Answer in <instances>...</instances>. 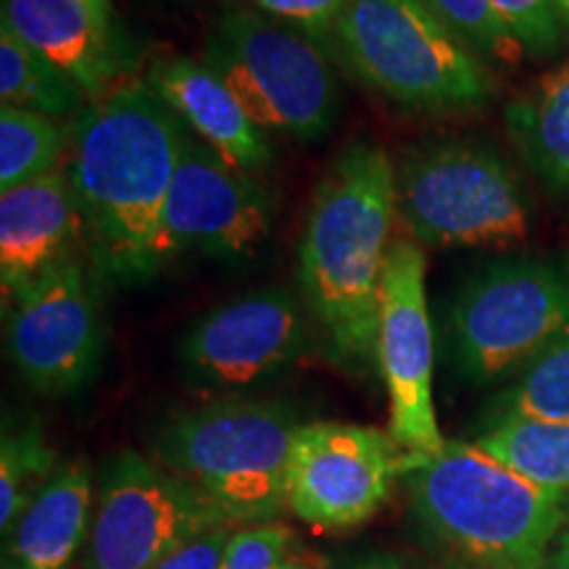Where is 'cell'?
Here are the masks:
<instances>
[{"label": "cell", "instance_id": "cell-5", "mask_svg": "<svg viewBox=\"0 0 569 569\" xmlns=\"http://www.w3.org/2000/svg\"><path fill=\"white\" fill-rule=\"evenodd\" d=\"M327 53L407 111H478L496 92L493 69L425 0H351Z\"/></svg>", "mask_w": 569, "mask_h": 569}, {"label": "cell", "instance_id": "cell-22", "mask_svg": "<svg viewBox=\"0 0 569 569\" xmlns=\"http://www.w3.org/2000/svg\"><path fill=\"white\" fill-rule=\"evenodd\" d=\"M71 124L17 106H0V193L61 167Z\"/></svg>", "mask_w": 569, "mask_h": 569}, {"label": "cell", "instance_id": "cell-23", "mask_svg": "<svg viewBox=\"0 0 569 569\" xmlns=\"http://www.w3.org/2000/svg\"><path fill=\"white\" fill-rule=\"evenodd\" d=\"M511 417L569 422V330L528 361L522 375L498 396L490 425Z\"/></svg>", "mask_w": 569, "mask_h": 569}, {"label": "cell", "instance_id": "cell-31", "mask_svg": "<svg viewBox=\"0 0 569 569\" xmlns=\"http://www.w3.org/2000/svg\"><path fill=\"white\" fill-rule=\"evenodd\" d=\"M84 3H90L92 9H98L101 13H113V9H111V0H84Z\"/></svg>", "mask_w": 569, "mask_h": 569}, {"label": "cell", "instance_id": "cell-30", "mask_svg": "<svg viewBox=\"0 0 569 569\" xmlns=\"http://www.w3.org/2000/svg\"><path fill=\"white\" fill-rule=\"evenodd\" d=\"M551 569H569V501H567V515H565V525H561V532L553 543L551 551Z\"/></svg>", "mask_w": 569, "mask_h": 569}, {"label": "cell", "instance_id": "cell-10", "mask_svg": "<svg viewBox=\"0 0 569 569\" xmlns=\"http://www.w3.org/2000/svg\"><path fill=\"white\" fill-rule=\"evenodd\" d=\"M411 453L390 432L346 422H303L296 430L284 507L319 530H348L386 507Z\"/></svg>", "mask_w": 569, "mask_h": 569}, {"label": "cell", "instance_id": "cell-11", "mask_svg": "<svg viewBox=\"0 0 569 569\" xmlns=\"http://www.w3.org/2000/svg\"><path fill=\"white\" fill-rule=\"evenodd\" d=\"M6 348L38 393L69 396L90 386L103 361L106 322L101 293L77 256L6 309Z\"/></svg>", "mask_w": 569, "mask_h": 569}, {"label": "cell", "instance_id": "cell-20", "mask_svg": "<svg viewBox=\"0 0 569 569\" xmlns=\"http://www.w3.org/2000/svg\"><path fill=\"white\" fill-rule=\"evenodd\" d=\"M475 443L536 486L569 496V422L501 419L488 425Z\"/></svg>", "mask_w": 569, "mask_h": 569}, {"label": "cell", "instance_id": "cell-1", "mask_svg": "<svg viewBox=\"0 0 569 569\" xmlns=\"http://www.w3.org/2000/svg\"><path fill=\"white\" fill-rule=\"evenodd\" d=\"M190 130L146 77H124L71 122L67 172L96 272L132 284L159 272L156 243Z\"/></svg>", "mask_w": 569, "mask_h": 569}, {"label": "cell", "instance_id": "cell-29", "mask_svg": "<svg viewBox=\"0 0 569 569\" xmlns=\"http://www.w3.org/2000/svg\"><path fill=\"white\" fill-rule=\"evenodd\" d=\"M232 536V525H217V528L198 532L180 549L163 557L153 569H222Z\"/></svg>", "mask_w": 569, "mask_h": 569}, {"label": "cell", "instance_id": "cell-8", "mask_svg": "<svg viewBox=\"0 0 569 569\" xmlns=\"http://www.w3.org/2000/svg\"><path fill=\"white\" fill-rule=\"evenodd\" d=\"M569 330V253L490 261L461 284L448 309L459 375L488 386L525 367Z\"/></svg>", "mask_w": 569, "mask_h": 569}, {"label": "cell", "instance_id": "cell-25", "mask_svg": "<svg viewBox=\"0 0 569 569\" xmlns=\"http://www.w3.org/2000/svg\"><path fill=\"white\" fill-rule=\"evenodd\" d=\"M425 3L488 67L490 63H496V67L522 63L525 51L501 24L490 0H425Z\"/></svg>", "mask_w": 569, "mask_h": 569}, {"label": "cell", "instance_id": "cell-2", "mask_svg": "<svg viewBox=\"0 0 569 569\" xmlns=\"http://www.w3.org/2000/svg\"><path fill=\"white\" fill-rule=\"evenodd\" d=\"M396 219V163L372 142H353L319 182L298 248L301 298L330 361L348 375L377 367Z\"/></svg>", "mask_w": 569, "mask_h": 569}, {"label": "cell", "instance_id": "cell-28", "mask_svg": "<svg viewBox=\"0 0 569 569\" xmlns=\"http://www.w3.org/2000/svg\"><path fill=\"white\" fill-rule=\"evenodd\" d=\"M253 11L267 13L293 30L309 34L327 48L340 13L351 0H248Z\"/></svg>", "mask_w": 569, "mask_h": 569}, {"label": "cell", "instance_id": "cell-19", "mask_svg": "<svg viewBox=\"0 0 569 569\" xmlns=\"http://www.w3.org/2000/svg\"><path fill=\"white\" fill-rule=\"evenodd\" d=\"M507 127L532 174L569 196V59L507 106Z\"/></svg>", "mask_w": 569, "mask_h": 569}, {"label": "cell", "instance_id": "cell-15", "mask_svg": "<svg viewBox=\"0 0 569 569\" xmlns=\"http://www.w3.org/2000/svg\"><path fill=\"white\" fill-rule=\"evenodd\" d=\"M84 243V217L67 167L0 193V284L3 306L42 274L74 259Z\"/></svg>", "mask_w": 569, "mask_h": 569}, {"label": "cell", "instance_id": "cell-14", "mask_svg": "<svg viewBox=\"0 0 569 569\" xmlns=\"http://www.w3.org/2000/svg\"><path fill=\"white\" fill-rule=\"evenodd\" d=\"M425 272L422 246L396 240L382 280L377 369L390 398V436L409 453H436L446 443L432 401L436 346Z\"/></svg>", "mask_w": 569, "mask_h": 569}, {"label": "cell", "instance_id": "cell-18", "mask_svg": "<svg viewBox=\"0 0 569 569\" xmlns=\"http://www.w3.org/2000/svg\"><path fill=\"white\" fill-rule=\"evenodd\" d=\"M92 475L84 459L56 469L3 532V569H69L90 538Z\"/></svg>", "mask_w": 569, "mask_h": 569}, {"label": "cell", "instance_id": "cell-33", "mask_svg": "<svg viewBox=\"0 0 569 569\" xmlns=\"http://www.w3.org/2000/svg\"><path fill=\"white\" fill-rule=\"evenodd\" d=\"M365 569H411V567H398V565H372V567H365Z\"/></svg>", "mask_w": 569, "mask_h": 569}, {"label": "cell", "instance_id": "cell-26", "mask_svg": "<svg viewBox=\"0 0 569 569\" xmlns=\"http://www.w3.org/2000/svg\"><path fill=\"white\" fill-rule=\"evenodd\" d=\"M490 3L507 32L525 51V59H551L567 46L569 30L557 0H490Z\"/></svg>", "mask_w": 569, "mask_h": 569}, {"label": "cell", "instance_id": "cell-32", "mask_svg": "<svg viewBox=\"0 0 569 569\" xmlns=\"http://www.w3.org/2000/svg\"><path fill=\"white\" fill-rule=\"evenodd\" d=\"M557 6H559L561 19H565V24H567V30H569V0H557Z\"/></svg>", "mask_w": 569, "mask_h": 569}, {"label": "cell", "instance_id": "cell-24", "mask_svg": "<svg viewBox=\"0 0 569 569\" xmlns=\"http://www.w3.org/2000/svg\"><path fill=\"white\" fill-rule=\"evenodd\" d=\"M56 469V451L34 419L6 422L0 443V530L11 528Z\"/></svg>", "mask_w": 569, "mask_h": 569}, {"label": "cell", "instance_id": "cell-13", "mask_svg": "<svg viewBox=\"0 0 569 569\" xmlns=\"http://www.w3.org/2000/svg\"><path fill=\"white\" fill-rule=\"evenodd\" d=\"M309 309L284 288L238 296L188 327L177 361L209 390H248L288 372L309 343Z\"/></svg>", "mask_w": 569, "mask_h": 569}, {"label": "cell", "instance_id": "cell-12", "mask_svg": "<svg viewBox=\"0 0 569 569\" xmlns=\"http://www.w3.org/2000/svg\"><path fill=\"white\" fill-rule=\"evenodd\" d=\"M272 224V190L188 134L161 213L156 243L159 269L190 251L240 259L264 243Z\"/></svg>", "mask_w": 569, "mask_h": 569}, {"label": "cell", "instance_id": "cell-27", "mask_svg": "<svg viewBox=\"0 0 569 569\" xmlns=\"http://www.w3.org/2000/svg\"><path fill=\"white\" fill-rule=\"evenodd\" d=\"M222 569H322L284 525L261 522L234 530Z\"/></svg>", "mask_w": 569, "mask_h": 569}, {"label": "cell", "instance_id": "cell-21", "mask_svg": "<svg viewBox=\"0 0 569 569\" xmlns=\"http://www.w3.org/2000/svg\"><path fill=\"white\" fill-rule=\"evenodd\" d=\"M0 98L51 119H77L88 109V96L69 74L24 46L9 27L0 24Z\"/></svg>", "mask_w": 569, "mask_h": 569}, {"label": "cell", "instance_id": "cell-4", "mask_svg": "<svg viewBox=\"0 0 569 569\" xmlns=\"http://www.w3.org/2000/svg\"><path fill=\"white\" fill-rule=\"evenodd\" d=\"M301 425L282 401L219 398L167 419L153 432L151 457L232 525L272 522L288 509L284 482Z\"/></svg>", "mask_w": 569, "mask_h": 569}, {"label": "cell", "instance_id": "cell-6", "mask_svg": "<svg viewBox=\"0 0 569 569\" xmlns=\"http://www.w3.org/2000/svg\"><path fill=\"white\" fill-rule=\"evenodd\" d=\"M206 67L222 77L253 124L298 142L332 132L340 84L322 42L253 9H232L206 38Z\"/></svg>", "mask_w": 569, "mask_h": 569}, {"label": "cell", "instance_id": "cell-3", "mask_svg": "<svg viewBox=\"0 0 569 569\" xmlns=\"http://www.w3.org/2000/svg\"><path fill=\"white\" fill-rule=\"evenodd\" d=\"M422 528L480 569H546L569 496L522 478L478 443L446 440L411 453L403 475Z\"/></svg>", "mask_w": 569, "mask_h": 569}, {"label": "cell", "instance_id": "cell-17", "mask_svg": "<svg viewBox=\"0 0 569 569\" xmlns=\"http://www.w3.org/2000/svg\"><path fill=\"white\" fill-rule=\"evenodd\" d=\"M146 82L172 109L190 134L246 174H264L274 161L267 132L253 124L217 71L188 56H153Z\"/></svg>", "mask_w": 569, "mask_h": 569}, {"label": "cell", "instance_id": "cell-7", "mask_svg": "<svg viewBox=\"0 0 569 569\" xmlns=\"http://www.w3.org/2000/svg\"><path fill=\"white\" fill-rule=\"evenodd\" d=\"M396 211L427 248L509 246L528 238L530 201L522 180L493 148L436 140L396 163Z\"/></svg>", "mask_w": 569, "mask_h": 569}, {"label": "cell", "instance_id": "cell-16", "mask_svg": "<svg viewBox=\"0 0 569 569\" xmlns=\"http://www.w3.org/2000/svg\"><path fill=\"white\" fill-rule=\"evenodd\" d=\"M0 24L69 74L88 101L130 77L113 17L84 0H0Z\"/></svg>", "mask_w": 569, "mask_h": 569}, {"label": "cell", "instance_id": "cell-9", "mask_svg": "<svg viewBox=\"0 0 569 569\" xmlns=\"http://www.w3.org/2000/svg\"><path fill=\"white\" fill-rule=\"evenodd\" d=\"M217 525L232 522L196 488L138 451H119L103 467L84 569H153Z\"/></svg>", "mask_w": 569, "mask_h": 569}]
</instances>
